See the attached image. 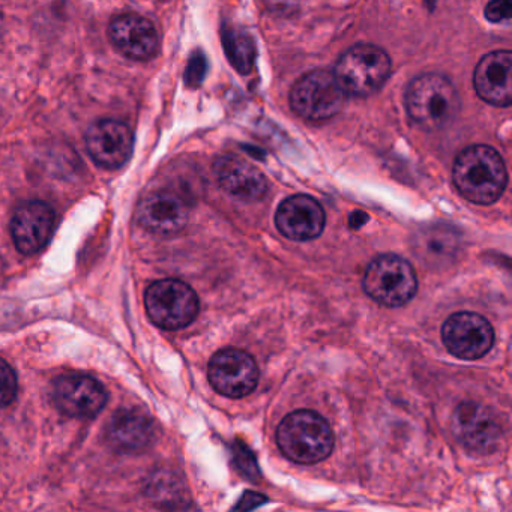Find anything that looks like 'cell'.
Masks as SVG:
<instances>
[{
  "label": "cell",
  "mask_w": 512,
  "mask_h": 512,
  "mask_svg": "<svg viewBox=\"0 0 512 512\" xmlns=\"http://www.w3.org/2000/svg\"><path fill=\"white\" fill-rule=\"evenodd\" d=\"M452 181L461 196L476 205L497 202L508 184L505 161L485 145L464 149L452 167Z\"/></svg>",
  "instance_id": "obj_1"
},
{
  "label": "cell",
  "mask_w": 512,
  "mask_h": 512,
  "mask_svg": "<svg viewBox=\"0 0 512 512\" xmlns=\"http://www.w3.org/2000/svg\"><path fill=\"white\" fill-rule=\"evenodd\" d=\"M406 110L421 130L439 131L449 127L460 112V97L448 77L428 73L412 80L406 91Z\"/></svg>",
  "instance_id": "obj_2"
},
{
  "label": "cell",
  "mask_w": 512,
  "mask_h": 512,
  "mask_svg": "<svg viewBox=\"0 0 512 512\" xmlns=\"http://www.w3.org/2000/svg\"><path fill=\"white\" fill-rule=\"evenodd\" d=\"M277 443L289 460L316 464L331 455L334 431L323 416L313 410H296L281 421Z\"/></svg>",
  "instance_id": "obj_3"
},
{
  "label": "cell",
  "mask_w": 512,
  "mask_h": 512,
  "mask_svg": "<svg viewBox=\"0 0 512 512\" xmlns=\"http://www.w3.org/2000/svg\"><path fill=\"white\" fill-rule=\"evenodd\" d=\"M391 74V59L380 47L358 44L347 50L335 65L334 76L347 97L367 98L385 85Z\"/></svg>",
  "instance_id": "obj_4"
},
{
  "label": "cell",
  "mask_w": 512,
  "mask_h": 512,
  "mask_svg": "<svg viewBox=\"0 0 512 512\" xmlns=\"http://www.w3.org/2000/svg\"><path fill=\"white\" fill-rule=\"evenodd\" d=\"M364 289L371 299L385 307H403L416 295L418 278L403 257L383 254L368 265Z\"/></svg>",
  "instance_id": "obj_5"
},
{
  "label": "cell",
  "mask_w": 512,
  "mask_h": 512,
  "mask_svg": "<svg viewBox=\"0 0 512 512\" xmlns=\"http://www.w3.org/2000/svg\"><path fill=\"white\" fill-rule=\"evenodd\" d=\"M346 98L334 73L316 70L295 83L290 92V106L305 121L322 122L337 116L343 110Z\"/></svg>",
  "instance_id": "obj_6"
},
{
  "label": "cell",
  "mask_w": 512,
  "mask_h": 512,
  "mask_svg": "<svg viewBox=\"0 0 512 512\" xmlns=\"http://www.w3.org/2000/svg\"><path fill=\"white\" fill-rule=\"evenodd\" d=\"M146 311L152 322L167 331L187 328L199 314V298L184 281L160 280L145 295Z\"/></svg>",
  "instance_id": "obj_7"
},
{
  "label": "cell",
  "mask_w": 512,
  "mask_h": 512,
  "mask_svg": "<svg viewBox=\"0 0 512 512\" xmlns=\"http://www.w3.org/2000/svg\"><path fill=\"white\" fill-rule=\"evenodd\" d=\"M208 374L215 391L229 398L247 397L259 383V368L253 356L235 347L215 353Z\"/></svg>",
  "instance_id": "obj_8"
},
{
  "label": "cell",
  "mask_w": 512,
  "mask_h": 512,
  "mask_svg": "<svg viewBox=\"0 0 512 512\" xmlns=\"http://www.w3.org/2000/svg\"><path fill=\"white\" fill-rule=\"evenodd\" d=\"M442 340L452 355L472 361L490 352L494 343L493 326L481 314L461 311L446 320Z\"/></svg>",
  "instance_id": "obj_9"
},
{
  "label": "cell",
  "mask_w": 512,
  "mask_h": 512,
  "mask_svg": "<svg viewBox=\"0 0 512 512\" xmlns=\"http://www.w3.org/2000/svg\"><path fill=\"white\" fill-rule=\"evenodd\" d=\"M455 437L470 451L490 454L502 439L499 419L488 407L476 403H463L452 416Z\"/></svg>",
  "instance_id": "obj_10"
},
{
  "label": "cell",
  "mask_w": 512,
  "mask_h": 512,
  "mask_svg": "<svg viewBox=\"0 0 512 512\" xmlns=\"http://www.w3.org/2000/svg\"><path fill=\"white\" fill-rule=\"evenodd\" d=\"M133 148V131L116 119L95 122L86 133L88 154L104 169L115 170L124 166L130 160Z\"/></svg>",
  "instance_id": "obj_11"
},
{
  "label": "cell",
  "mask_w": 512,
  "mask_h": 512,
  "mask_svg": "<svg viewBox=\"0 0 512 512\" xmlns=\"http://www.w3.org/2000/svg\"><path fill=\"white\" fill-rule=\"evenodd\" d=\"M53 397L62 412L74 418H94L107 403L103 383L86 374H65L53 388Z\"/></svg>",
  "instance_id": "obj_12"
},
{
  "label": "cell",
  "mask_w": 512,
  "mask_h": 512,
  "mask_svg": "<svg viewBox=\"0 0 512 512\" xmlns=\"http://www.w3.org/2000/svg\"><path fill=\"white\" fill-rule=\"evenodd\" d=\"M56 227V214L52 206L44 202L25 203L17 209L11 221V233L17 250L32 256L46 248Z\"/></svg>",
  "instance_id": "obj_13"
},
{
  "label": "cell",
  "mask_w": 512,
  "mask_h": 512,
  "mask_svg": "<svg viewBox=\"0 0 512 512\" xmlns=\"http://www.w3.org/2000/svg\"><path fill=\"white\" fill-rule=\"evenodd\" d=\"M109 37L113 47L131 61H149L160 47L154 23L139 14L116 17L110 23Z\"/></svg>",
  "instance_id": "obj_14"
},
{
  "label": "cell",
  "mask_w": 512,
  "mask_h": 512,
  "mask_svg": "<svg viewBox=\"0 0 512 512\" xmlns=\"http://www.w3.org/2000/svg\"><path fill=\"white\" fill-rule=\"evenodd\" d=\"M140 226L155 235H175L188 221V205L179 194L169 190L146 194L137 206Z\"/></svg>",
  "instance_id": "obj_15"
},
{
  "label": "cell",
  "mask_w": 512,
  "mask_h": 512,
  "mask_svg": "<svg viewBox=\"0 0 512 512\" xmlns=\"http://www.w3.org/2000/svg\"><path fill=\"white\" fill-rule=\"evenodd\" d=\"M325 212L313 197L298 194L281 203L275 215L278 230L292 241H313L325 229Z\"/></svg>",
  "instance_id": "obj_16"
},
{
  "label": "cell",
  "mask_w": 512,
  "mask_h": 512,
  "mask_svg": "<svg viewBox=\"0 0 512 512\" xmlns=\"http://www.w3.org/2000/svg\"><path fill=\"white\" fill-rule=\"evenodd\" d=\"M214 175L220 187L241 202H259L268 193L265 175L244 158L235 155L218 158L214 163Z\"/></svg>",
  "instance_id": "obj_17"
},
{
  "label": "cell",
  "mask_w": 512,
  "mask_h": 512,
  "mask_svg": "<svg viewBox=\"0 0 512 512\" xmlns=\"http://www.w3.org/2000/svg\"><path fill=\"white\" fill-rule=\"evenodd\" d=\"M476 94L485 103L508 107L512 103V53L497 50L481 59L473 76Z\"/></svg>",
  "instance_id": "obj_18"
},
{
  "label": "cell",
  "mask_w": 512,
  "mask_h": 512,
  "mask_svg": "<svg viewBox=\"0 0 512 512\" xmlns=\"http://www.w3.org/2000/svg\"><path fill=\"white\" fill-rule=\"evenodd\" d=\"M155 425L151 416L140 409H122L113 415L107 427V440L122 452L145 449L154 439Z\"/></svg>",
  "instance_id": "obj_19"
},
{
  "label": "cell",
  "mask_w": 512,
  "mask_h": 512,
  "mask_svg": "<svg viewBox=\"0 0 512 512\" xmlns=\"http://www.w3.org/2000/svg\"><path fill=\"white\" fill-rule=\"evenodd\" d=\"M460 247V235L452 227L433 226L416 233L413 253L425 266L440 269L454 262Z\"/></svg>",
  "instance_id": "obj_20"
},
{
  "label": "cell",
  "mask_w": 512,
  "mask_h": 512,
  "mask_svg": "<svg viewBox=\"0 0 512 512\" xmlns=\"http://www.w3.org/2000/svg\"><path fill=\"white\" fill-rule=\"evenodd\" d=\"M223 43L235 68H238L242 74L250 73L254 56H256V49L250 35L241 31H227Z\"/></svg>",
  "instance_id": "obj_21"
},
{
  "label": "cell",
  "mask_w": 512,
  "mask_h": 512,
  "mask_svg": "<svg viewBox=\"0 0 512 512\" xmlns=\"http://www.w3.org/2000/svg\"><path fill=\"white\" fill-rule=\"evenodd\" d=\"M17 395V377L11 365L0 359V407L13 403Z\"/></svg>",
  "instance_id": "obj_22"
},
{
  "label": "cell",
  "mask_w": 512,
  "mask_h": 512,
  "mask_svg": "<svg viewBox=\"0 0 512 512\" xmlns=\"http://www.w3.org/2000/svg\"><path fill=\"white\" fill-rule=\"evenodd\" d=\"M512 4L511 0H491L485 7V19L491 23L508 22L511 19Z\"/></svg>",
  "instance_id": "obj_23"
},
{
  "label": "cell",
  "mask_w": 512,
  "mask_h": 512,
  "mask_svg": "<svg viewBox=\"0 0 512 512\" xmlns=\"http://www.w3.org/2000/svg\"><path fill=\"white\" fill-rule=\"evenodd\" d=\"M205 71V58H203L202 53H197V55H194L193 59H191L190 64H188L187 76H185V80H187L188 85H199L203 80V76H205Z\"/></svg>",
  "instance_id": "obj_24"
},
{
  "label": "cell",
  "mask_w": 512,
  "mask_h": 512,
  "mask_svg": "<svg viewBox=\"0 0 512 512\" xmlns=\"http://www.w3.org/2000/svg\"><path fill=\"white\" fill-rule=\"evenodd\" d=\"M266 502V497L262 496L259 493H253V491H248V493L244 494L241 502L236 505V511H251V509L257 508V506L262 505V503Z\"/></svg>",
  "instance_id": "obj_25"
},
{
  "label": "cell",
  "mask_w": 512,
  "mask_h": 512,
  "mask_svg": "<svg viewBox=\"0 0 512 512\" xmlns=\"http://www.w3.org/2000/svg\"><path fill=\"white\" fill-rule=\"evenodd\" d=\"M425 2H427V4L433 5L436 0H425Z\"/></svg>",
  "instance_id": "obj_26"
}]
</instances>
